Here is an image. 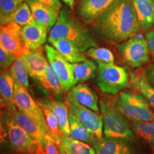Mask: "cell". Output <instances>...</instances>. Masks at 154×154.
I'll use <instances>...</instances> for the list:
<instances>
[{
  "instance_id": "6da1fadb",
  "label": "cell",
  "mask_w": 154,
  "mask_h": 154,
  "mask_svg": "<svg viewBox=\"0 0 154 154\" xmlns=\"http://www.w3.org/2000/svg\"><path fill=\"white\" fill-rule=\"evenodd\" d=\"M92 24L101 38L111 43H121L140 29L131 0H116Z\"/></svg>"
},
{
  "instance_id": "7a4b0ae2",
  "label": "cell",
  "mask_w": 154,
  "mask_h": 154,
  "mask_svg": "<svg viewBox=\"0 0 154 154\" xmlns=\"http://www.w3.org/2000/svg\"><path fill=\"white\" fill-rule=\"evenodd\" d=\"M60 38L72 42L82 52L97 47L95 38L90 31L66 7H61L57 22L49 31V40Z\"/></svg>"
},
{
  "instance_id": "3957f363",
  "label": "cell",
  "mask_w": 154,
  "mask_h": 154,
  "mask_svg": "<svg viewBox=\"0 0 154 154\" xmlns=\"http://www.w3.org/2000/svg\"><path fill=\"white\" fill-rule=\"evenodd\" d=\"M105 137L134 139V132L129 120L120 112L115 103L103 99L99 101Z\"/></svg>"
},
{
  "instance_id": "277c9868",
  "label": "cell",
  "mask_w": 154,
  "mask_h": 154,
  "mask_svg": "<svg viewBox=\"0 0 154 154\" xmlns=\"http://www.w3.org/2000/svg\"><path fill=\"white\" fill-rule=\"evenodd\" d=\"M120 112L132 121H154V111L149 101L138 92L122 91L116 100Z\"/></svg>"
},
{
  "instance_id": "5b68a950",
  "label": "cell",
  "mask_w": 154,
  "mask_h": 154,
  "mask_svg": "<svg viewBox=\"0 0 154 154\" xmlns=\"http://www.w3.org/2000/svg\"><path fill=\"white\" fill-rule=\"evenodd\" d=\"M96 63L98 65L96 84L103 93L115 95L129 85V73L126 68L114 63Z\"/></svg>"
},
{
  "instance_id": "8992f818",
  "label": "cell",
  "mask_w": 154,
  "mask_h": 154,
  "mask_svg": "<svg viewBox=\"0 0 154 154\" xmlns=\"http://www.w3.org/2000/svg\"><path fill=\"white\" fill-rule=\"evenodd\" d=\"M5 117L11 153L42 154V146L17 124L7 109H5Z\"/></svg>"
},
{
  "instance_id": "52a82bcc",
  "label": "cell",
  "mask_w": 154,
  "mask_h": 154,
  "mask_svg": "<svg viewBox=\"0 0 154 154\" xmlns=\"http://www.w3.org/2000/svg\"><path fill=\"white\" fill-rule=\"evenodd\" d=\"M117 49L124 62L132 68H138L150 61L149 45L142 34H137L119 43Z\"/></svg>"
},
{
  "instance_id": "ba28073f",
  "label": "cell",
  "mask_w": 154,
  "mask_h": 154,
  "mask_svg": "<svg viewBox=\"0 0 154 154\" xmlns=\"http://www.w3.org/2000/svg\"><path fill=\"white\" fill-rule=\"evenodd\" d=\"M14 101L15 106L19 111L34 119L47 134H50L41 106L38 104L37 101L32 99L27 88L15 82Z\"/></svg>"
},
{
  "instance_id": "9c48e42d",
  "label": "cell",
  "mask_w": 154,
  "mask_h": 154,
  "mask_svg": "<svg viewBox=\"0 0 154 154\" xmlns=\"http://www.w3.org/2000/svg\"><path fill=\"white\" fill-rule=\"evenodd\" d=\"M66 102L69 109L78 117L81 122L93 134L96 138H103V128L102 116L99 112L91 110L79 103L70 93H68Z\"/></svg>"
},
{
  "instance_id": "30bf717a",
  "label": "cell",
  "mask_w": 154,
  "mask_h": 154,
  "mask_svg": "<svg viewBox=\"0 0 154 154\" xmlns=\"http://www.w3.org/2000/svg\"><path fill=\"white\" fill-rule=\"evenodd\" d=\"M44 49L49 63L61 81L63 91H70L71 88L76 84L72 63H69L54 47L46 44Z\"/></svg>"
},
{
  "instance_id": "8fae6325",
  "label": "cell",
  "mask_w": 154,
  "mask_h": 154,
  "mask_svg": "<svg viewBox=\"0 0 154 154\" xmlns=\"http://www.w3.org/2000/svg\"><path fill=\"white\" fill-rule=\"evenodd\" d=\"M22 29V26L13 21L0 26V42L16 58L24 55L29 50L23 40Z\"/></svg>"
},
{
  "instance_id": "7c38bea8",
  "label": "cell",
  "mask_w": 154,
  "mask_h": 154,
  "mask_svg": "<svg viewBox=\"0 0 154 154\" xmlns=\"http://www.w3.org/2000/svg\"><path fill=\"white\" fill-rule=\"evenodd\" d=\"M116 0H80L76 5L79 17L86 24L94 21L109 8Z\"/></svg>"
},
{
  "instance_id": "4fadbf2b",
  "label": "cell",
  "mask_w": 154,
  "mask_h": 154,
  "mask_svg": "<svg viewBox=\"0 0 154 154\" xmlns=\"http://www.w3.org/2000/svg\"><path fill=\"white\" fill-rule=\"evenodd\" d=\"M7 109L11 113L17 124L26 131L40 146H43L47 135L50 134H47L34 119L19 111L15 104L9 106Z\"/></svg>"
},
{
  "instance_id": "5bb4252c",
  "label": "cell",
  "mask_w": 154,
  "mask_h": 154,
  "mask_svg": "<svg viewBox=\"0 0 154 154\" xmlns=\"http://www.w3.org/2000/svg\"><path fill=\"white\" fill-rule=\"evenodd\" d=\"M92 146L96 154H135L130 140L123 138H101Z\"/></svg>"
},
{
  "instance_id": "9a60e30c",
  "label": "cell",
  "mask_w": 154,
  "mask_h": 154,
  "mask_svg": "<svg viewBox=\"0 0 154 154\" xmlns=\"http://www.w3.org/2000/svg\"><path fill=\"white\" fill-rule=\"evenodd\" d=\"M36 22L44 25L49 32L57 22L59 11L38 0H26Z\"/></svg>"
},
{
  "instance_id": "2e32d148",
  "label": "cell",
  "mask_w": 154,
  "mask_h": 154,
  "mask_svg": "<svg viewBox=\"0 0 154 154\" xmlns=\"http://www.w3.org/2000/svg\"><path fill=\"white\" fill-rule=\"evenodd\" d=\"M47 28L36 20L22 29L23 40L29 49L42 47L47 41Z\"/></svg>"
},
{
  "instance_id": "e0dca14e",
  "label": "cell",
  "mask_w": 154,
  "mask_h": 154,
  "mask_svg": "<svg viewBox=\"0 0 154 154\" xmlns=\"http://www.w3.org/2000/svg\"><path fill=\"white\" fill-rule=\"evenodd\" d=\"M44 48L40 47L36 49H29L27 53L23 55L29 75L36 80L44 74L46 67L49 63V61L44 56Z\"/></svg>"
},
{
  "instance_id": "ac0fdd59",
  "label": "cell",
  "mask_w": 154,
  "mask_h": 154,
  "mask_svg": "<svg viewBox=\"0 0 154 154\" xmlns=\"http://www.w3.org/2000/svg\"><path fill=\"white\" fill-rule=\"evenodd\" d=\"M140 27L149 32L154 27V0H131Z\"/></svg>"
},
{
  "instance_id": "d6986e66",
  "label": "cell",
  "mask_w": 154,
  "mask_h": 154,
  "mask_svg": "<svg viewBox=\"0 0 154 154\" xmlns=\"http://www.w3.org/2000/svg\"><path fill=\"white\" fill-rule=\"evenodd\" d=\"M36 101L39 104L44 105L49 108L53 111L58 119L59 128L63 134L70 136L69 107L66 102L54 99H46Z\"/></svg>"
},
{
  "instance_id": "ffe728a7",
  "label": "cell",
  "mask_w": 154,
  "mask_h": 154,
  "mask_svg": "<svg viewBox=\"0 0 154 154\" xmlns=\"http://www.w3.org/2000/svg\"><path fill=\"white\" fill-rule=\"evenodd\" d=\"M69 92L82 105L96 112L99 111V101L97 94L88 85L79 84L73 86Z\"/></svg>"
},
{
  "instance_id": "44dd1931",
  "label": "cell",
  "mask_w": 154,
  "mask_h": 154,
  "mask_svg": "<svg viewBox=\"0 0 154 154\" xmlns=\"http://www.w3.org/2000/svg\"><path fill=\"white\" fill-rule=\"evenodd\" d=\"M49 43L63 56L69 63L82 62L87 60L86 56L83 54L72 42L65 38L49 40Z\"/></svg>"
},
{
  "instance_id": "7402d4cb",
  "label": "cell",
  "mask_w": 154,
  "mask_h": 154,
  "mask_svg": "<svg viewBox=\"0 0 154 154\" xmlns=\"http://www.w3.org/2000/svg\"><path fill=\"white\" fill-rule=\"evenodd\" d=\"M69 119L70 126V136L76 140L86 142L93 146L99 138H96L92 133L81 122L78 117L69 109Z\"/></svg>"
},
{
  "instance_id": "603a6c76",
  "label": "cell",
  "mask_w": 154,
  "mask_h": 154,
  "mask_svg": "<svg viewBox=\"0 0 154 154\" xmlns=\"http://www.w3.org/2000/svg\"><path fill=\"white\" fill-rule=\"evenodd\" d=\"M129 85L134 91L142 94L149 101L154 111V89L146 81L143 73L140 72H131L129 73Z\"/></svg>"
},
{
  "instance_id": "cb8c5ba5",
  "label": "cell",
  "mask_w": 154,
  "mask_h": 154,
  "mask_svg": "<svg viewBox=\"0 0 154 154\" xmlns=\"http://www.w3.org/2000/svg\"><path fill=\"white\" fill-rule=\"evenodd\" d=\"M73 74L76 83L92 79L97 74L98 65L91 60L72 63Z\"/></svg>"
},
{
  "instance_id": "d4e9b609",
  "label": "cell",
  "mask_w": 154,
  "mask_h": 154,
  "mask_svg": "<svg viewBox=\"0 0 154 154\" xmlns=\"http://www.w3.org/2000/svg\"><path fill=\"white\" fill-rule=\"evenodd\" d=\"M8 72L15 82L23 87L29 88V72L24 56L16 58L12 64L9 66Z\"/></svg>"
},
{
  "instance_id": "484cf974",
  "label": "cell",
  "mask_w": 154,
  "mask_h": 154,
  "mask_svg": "<svg viewBox=\"0 0 154 154\" xmlns=\"http://www.w3.org/2000/svg\"><path fill=\"white\" fill-rule=\"evenodd\" d=\"M14 81L8 72V69L0 70V94L6 104V109L14 105Z\"/></svg>"
},
{
  "instance_id": "4316f807",
  "label": "cell",
  "mask_w": 154,
  "mask_h": 154,
  "mask_svg": "<svg viewBox=\"0 0 154 154\" xmlns=\"http://www.w3.org/2000/svg\"><path fill=\"white\" fill-rule=\"evenodd\" d=\"M59 149L66 150L72 154H96L95 149L91 145L64 134Z\"/></svg>"
},
{
  "instance_id": "83f0119b",
  "label": "cell",
  "mask_w": 154,
  "mask_h": 154,
  "mask_svg": "<svg viewBox=\"0 0 154 154\" xmlns=\"http://www.w3.org/2000/svg\"><path fill=\"white\" fill-rule=\"evenodd\" d=\"M38 80L42 86L50 92L59 94L63 91L61 81L49 63L46 67L44 74Z\"/></svg>"
},
{
  "instance_id": "f1b7e54d",
  "label": "cell",
  "mask_w": 154,
  "mask_h": 154,
  "mask_svg": "<svg viewBox=\"0 0 154 154\" xmlns=\"http://www.w3.org/2000/svg\"><path fill=\"white\" fill-rule=\"evenodd\" d=\"M38 104L41 106L42 111H43L46 123H47V128L49 130L50 134L52 136L56 143L59 146H60L61 140H62L63 133L61 131L60 128H59V122H58L57 116L49 108L44 105L39 104V103H38Z\"/></svg>"
},
{
  "instance_id": "f546056e",
  "label": "cell",
  "mask_w": 154,
  "mask_h": 154,
  "mask_svg": "<svg viewBox=\"0 0 154 154\" xmlns=\"http://www.w3.org/2000/svg\"><path fill=\"white\" fill-rule=\"evenodd\" d=\"M131 126L138 137L154 146V121H132Z\"/></svg>"
},
{
  "instance_id": "4dcf8cb0",
  "label": "cell",
  "mask_w": 154,
  "mask_h": 154,
  "mask_svg": "<svg viewBox=\"0 0 154 154\" xmlns=\"http://www.w3.org/2000/svg\"><path fill=\"white\" fill-rule=\"evenodd\" d=\"M10 20L17 23L22 27L35 21L26 1L23 2L11 15Z\"/></svg>"
},
{
  "instance_id": "1f68e13d",
  "label": "cell",
  "mask_w": 154,
  "mask_h": 154,
  "mask_svg": "<svg viewBox=\"0 0 154 154\" xmlns=\"http://www.w3.org/2000/svg\"><path fill=\"white\" fill-rule=\"evenodd\" d=\"M86 56L96 62L114 63V56L109 49L103 47H91L85 51Z\"/></svg>"
},
{
  "instance_id": "d6a6232c",
  "label": "cell",
  "mask_w": 154,
  "mask_h": 154,
  "mask_svg": "<svg viewBox=\"0 0 154 154\" xmlns=\"http://www.w3.org/2000/svg\"><path fill=\"white\" fill-rule=\"evenodd\" d=\"M0 152L3 154H11L8 130L5 117V109L0 107Z\"/></svg>"
},
{
  "instance_id": "836d02e7",
  "label": "cell",
  "mask_w": 154,
  "mask_h": 154,
  "mask_svg": "<svg viewBox=\"0 0 154 154\" xmlns=\"http://www.w3.org/2000/svg\"><path fill=\"white\" fill-rule=\"evenodd\" d=\"M26 0H0V8L3 14L10 20L11 15Z\"/></svg>"
},
{
  "instance_id": "e575fe53",
  "label": "cell",
  "mask_w": 154,
  "mask_h": 154,
  "mask_svg": "<svg viewBox=\"0 0 154 154\" xmlns=\"http://www.w3.org/2000/svg\"><path fill=\"white\" fill-rule=\"evenodd\" d=\"M42 154H61L59 146L51 135H47L45 142L42 146Z\"/></svg>"
},
{
  "instance_id": "d590c367",
  "label": "cell",
  "mask_w": 154,
  "mask_h": 154,
  "mask_svg": "<svg viewBox=\"0 0 154 154\" xmlns=\"http://www.w3.org/2000/svg\"><path fill=\"white\" fill-rule=\"evenodd\" d=\"M15 59L16 57L9 53L0 42V67L2 69H8Z\"/></svg>"
},
{
  "instance_id": "8d00e7d4",
  "label": "cell",
  "mask_w": 154,
  "mask_h": 154,
  "mask_svg": "<svg viewBox=\"0 0 154 154\" xmlns=\"http://www.w3.org/2000/svg\"><path fill=\"white\" fill-rule=\"evenodd\" d=\"M143 74L147 82L154 89V61L146 69Z\"/></svg>"
},
{
  "instance_id": "74e56055",
  "label": "cell",
  "mask_w": 154,
  "mask_h": 154,
  "mask_svg": "<svg viewBox=\"0 0 154 154\" xmlns=\"http://www.w3.org/2000/svg\"><path fill=\"white\" fill-rule=\"evenodd\" d=\"M145 37L149 45L150 54L154 57V29L146 32Z\"/></svg>"
},
{
  "instance_id": "f35d334b",
  "label": "cell",
  "mask_w": 154,
  "mask_h": 154,
  "mask_svg": "<svg viewBox=\"0 0 154 154\" xmlns=\"http://www.w3.org/2000/svg\"><path fill=\"white\" fill-rule=\"evenodd\" d=\"M38 1L44 4V5L53 7V8L59 11H60L61 8L62 7V4H61L60 0H38Z\"/></svg>"
},
{
  "instance_id": "ab89813d",
  "label": "cell",
  "mask_w": 154,
  "mask_h": 154,
  "mask_svg": "<svg viewBox=\"0 0 154 154\" xmlns=\"http://www.w3.org/2000/svg\"><path fill=\"white\" fill-rule=\"evenodd\" d=\"M9 22V19L3 14L1 8H0V26L7 24V23Z\"/></svg>"
},
{
  "instance_id": "60d3db41",
  "label": "cell",
  "mask_w": 154,
  "mask_h": 154,
  "mask_svg": "<svg viewBox=\"0 0 154 154\" xmlns=\"http://www.w3.org/2000/svg\"><path fill=\"white\" fill-rule=\"evenodd\" d=\"M63 3H65L70 9H73L74 7L75 0H61Z\"/></svg>"
},
{
  "instance_id": "b9f144b4",
  "label": "cell",
  "mask_w": 154,
  "mask_h": 154,
  "mask_svg": "<svg viewBox=\"0 0 154 154\" xmlns=\"http://www.w3.org/2000/svg\"><path fill=\"white\" fill-rule=\"evenodd\" d=\"M0 107L3 108V109H6V104L5 101H4L2 97L1 94H0Z\"/></svg>"
},
{
  "instance_id": "7bdbcfd3",
  "label": "cell",
  "mask_w": 154,
  "mask_h": 154,
  "mask_svg": "<svg viewBox=\"0 0 154 154\" xmlns=\"http://www.w3.org/2000/svg\"><path fill=\"white\" fill-rule=\"evenodd\" d=\"M60 151H61V154H72L70 152L66 151V150H63L60 149Z\"/></svg>"
},
{
  "instance_id": "ee69618b",
  "label": "cell",
  "mask_w": 154,
  "mask_h": 154,
  "mask_svg": "<svg viewBox=\"0 0 154 154\" xmlns=\"http://www.w3.org/2000/svg\"><path fill=\"white\" fill-rule=\"evenodd\" d=\"M11 154H22V153H11Z\"/></svg>"
},
{
  "instance_id": "f6af8a7d",
  "label": "cell",
  "mask_w": 154,
  "mask_h": 154,
  "mask_svg": "<svg viewBox=\"0 0 154 154\" xmlns=\"http://www.w3.org/2000/svg\"><path fill=\"white\" fill-rule=\"evenodd\" d=\"M0 154H3L2 153H1V152H0Z\"/></svg>"
},
{
  "instance_id": "bcb514c9",
  "label": "cell",
  "mask_w": 154,
  "mask_h": 154,
  "mask_svg": "<svg viewBox=\"0 0 154 154\" xmlns=\"http://www.w3.org/2000/svg\"><path fill=\"white\" fill-rule=\"evenodd\" d=\"M1 69H2V68H1V67H0V70H1Z\"/></svg>"
},
{
  "instance_id": "7dc6e473",
  "label": "cell",
  "mask_w": 154,
  "mask_h": 154,
  "mask_svg": "<svg viewBox=\"0 0 154 154\" xmlns=\"http://www.w3.org/2000/svg\"><path fill=\"white\" fill-rule=\"evenodd\" d=\"M78 1H80V0H78Z\"/></svg>"
}]
</instances>
